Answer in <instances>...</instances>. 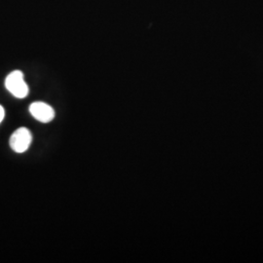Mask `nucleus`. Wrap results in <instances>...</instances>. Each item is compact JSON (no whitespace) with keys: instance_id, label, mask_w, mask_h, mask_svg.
I'll list each match as a JSON object with an SVG mask.
<instances>
[{"instance_id":"obj_1","label":"nucleus","mask_w":263,"mask_h":263,"mask_svg":"<svg viewBox=\"0 0 263 263\" xmlns=\"http://www.w3.org/2000/svg\"><path fill=\"white\" fill-rule=\"evenodd\" d=\"M5 87L11 94L18 99L26 98L29 91L28 84L24 79V74L20 70H15L6 77Z\"/></svg>"},{"instance_id":"obj_2","label":"nucleus","mask_w":263,"mask_h":263,"mask_svg":"<svg viewBox=\"0 0 263 263\" xmlns=\"http://www.w3.org/2000/svg\"><path fill=\"white\" fill-rule=\"evenodd\" d=\"M32 141V135L27 128H19L14 132L10 138V147L17 153L27 151Z\"/></svg>"},{"instance_id":"obj_3","label":"nucleus","mask_w":263,"mask_h":263,"mask_svg":"<svg viewBox=\"0 0 263 263\" xmlns=\"http://www.w3.org/2000/svg\"><path fill=\"white\" fill-rule=\"evenodd\" d=\"M29 112L39 122H51L55 117L54 108L43 102H35L30 104Z\"/></svg>"},{"instance_id":"obj_4","label":"nucleus","mask_w":263,"mask_h":263,"mask_svg":"<svg viewBox=\"0 0 263 263\" xmlns=\"http://www.w3.org/2000/svg\"><path fill=\"white\" fill-rule=\"evenodd\" d=\"M4 117H5V110H4V108L0 105V123L3 121Z\"/></svg>"}]
</instances>
